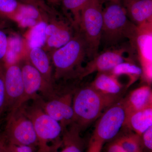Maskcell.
Returning <instances> with one entry per match:
<instances>
[{"instance_id":"7","label":"cell","mask_w":152,"mask_h":152,"mask_svg":"<svg viewBox=\"0 0 152 152\" xmlns=\"http://www.w3.org/2000/svg\"><path fill=\"white\" fill-rule=\"evenodd\" d=\"M127 115L123 100L117 101L99 117L92 137L104 142L114 138L124 126Z\"/></svg>"},{"instance_id":"16","label":"cell","mask_w":152,"mask_h":152,"mask_svg":"<svg viewBox=\"0 0 152 152\" xmlns=\"http://www.w3.org/2000/svg\"><path fill=\"white\" fill-rule=\"evenodd\" d=\"M125 126L141 136L152 126V106L128 114Z\"/></svg>"},{"instance_id":"33","label":"cell","mask_w":152,"mask_h":152,"mask_svg":"<svg viewBox=\"0 0 152 152\" xmlns=\"http://www.w3.org/2000/svg\"><path fill=\"white\" fill-rule=\"evenodd\" d=\"M1 152H6L4 148V147H3L1 143Z\"/></svg>"},{"instance_id":"5","label":"cell","mask_w":152,"mask_h":152,"mask_svg":"<svg viewBox=\"0 0 152 152\" xmlns=\"http://www.w3.org/2000/svg\"><path fill=\"white\" fill-rule=\"evenodd\" d=\"M103 26L100 0H88L82 9L77 31L86 45L87 57L91 60L99 53Z\"/></svg>"},{"instance_id":"29","label":"cell","mask_w":152,"mask_h":152,"mask_svg":"<svg viewBox=\"0 0 152 152\" xmlns=\"http://www.w3.org/2000/svg\"><path fill=\"white\" fill-rule=\"evenodd\" d=\"M18 1L23 4L35 6L48 13L52 11L49 8L42 0H18Z\"/></svg>"},{"instance_id":"4","label":"cell","mask_w":152,"mask_h":152,"mask_svg":"<svg viewBox=\"0 0 152 152\" xmlns=\"http://www.w3.org/2000/svg\"><path fill=\"white\" fill-rule=\"evenodd\" d=\"M40 98L33 100L31 105L23 106L35 131L37 152H56L61 144L58 140L64 129L58 122L44 111L40 103Z\"/></svg>"},{"instance_id":"18","label":"cell","mask_w":152,"mask_h":152,"mask_svg":"<svg viewBox=\"0 0 152 152\" xmlns=\"http://www.w3.org/2000/svg\"><path fill=\"white\" fill-rule=\"evenodd\" d=\"M91 85L99 91L111 96H118L124 89V86L110 72L98 73Z\"/></svg>"},{"instance_id":"2","label":"cell","mask_w":152,"mask_h":152,"mask_svg":"<svg viewBox=\"0 0 152 152\" xmlns=\"http://www.w3.org/2000/svg\"><path fill=\"white\" fill-rule=\"evenodd\" d=\"M50 57L54 67V81L78 79L83 66L82 64L87 57L86 45L78 31L66 45L53 51Z\"/></svg>"},{"instance_id":"14","label":"cell","mask_w":152,"mask_h":152,"mask_svg":"<svg viewBox=\"0 0 152 152\" xmlns=\"http://www.w3.org/2000/svg\"><path fill=\"white\" fill-rule=\"evenodd\" d=\"M28 59L42 76L50 88L55 90L50 58L43 48H36L29 49Z\"/></svg>"},{"instance_id":"13","label":"cell","mask_w":152,"mask_h":152,"mask_svg":"<svg viewBox=\"0 0 152 152\" xmlns=\"http://www.w3.org/2000/svg\"><path fill=\"white\" fill-rule=\"evenodd\" d=\"M130 20L138 27L151 23L152 0H121Z\"/></svg>"},{"instance_id":"25","label":"cell","mask_w":152,"mask_h":152,"mask_svg":"<svg viewBox=\"0 0 152 152\" xmlns=\"http://www.w3.org/2000/svg\"><path fill=\"white\" fill-rule=\"evenodd\" d=\"M4 62L0 63V125L7 115V97L4 83Z\"/></svg>"},{"instance_id":"15","label":"cell","mask_w":152,"mask_h":152,"mask_svg":"<svg viewBox=\"0 0 152 152\" xmlns=\"http://www.w3.org/2000/svg\"><path fill=\"white\" fill-rule=\"evenodd\" d=\"M123 101L127 114L151 106V88L148 85L142 86L133 90Z\"/></svg>"},{"instance_id":"28","label":"cell","mask_w":152,"mask_h":152,"mask_svg":"<svg viewBox=\"0 0 152 152\" xmlns=\"http://www.w3.org/2000/svg\"><path fill=\"white\" fill-rule=\"evenodd\" d=\"M142 142L143 146L145 147L149 151L152 150V126L144 132L141 136Z\"/></svg>"},{"instance_id":"3","label":"cell","mask_w":152,"mask_h":152,"mask_svg":"<svg viewBox=\"0 0 152 152\" xmlns=\"http://www.w3.org/2000/svg\"><path fill=\"white\" fill-rule=\"evenodd\" d=\"M73 94L74 124L80 129L99 118L104 110L119 101L118 96L103 94L91 85L76 90Z\"/></svg>"},{"instance_id":"10","label":"cell","mask_w":152,"mask_h":152,"mask_svg":"<svg viewBox=\"0 0 152 152\" xmlns=\"http://www.w3.org/2000/svg\"><path fill=\"white\" fill-rule=\"evenodd\" d=\"M128 50L126 48L123 47L109 49L98 53L86 65L83 67L79 80H82L95 72H110L119 64L132 59L125 56V53Z\"/></svg>"},{"instance_id":"17","label":"cell","mask_w":152,"mask_h":152,"mask_svg":"<svg viewBox=\"0 0 152 152\" xmlns=\"http://www.w3.org/2000/svg\"><path fill=\"white\" fill-rule=\"evenodd\" d=\"M28 48L26 40L20 36L12 34L8 36V45L4 64L5 66L20 62L27 56Z\"/></svg>"},{"instance_id":"21","label":"cell","mask_w":152,"mask_h":152,"mask_svg":"<svg viewBox=\"0 0 152 152\" xmlns=\"http://www.w3.org/2000/svg\"><path fill=\"white\" fill-rule=\"evenodd\" d=\"M71 129L65 133L64 132L62 144V149L59 152H83L81 142L79 136L80 129L75 124H72Z\"/></svg>"},{"instance_id":"9","label":"cell","mask_w":152,"mask_h":152,"mask_svg":"<svg viewBox=\"0 0 152 152\" xmlns=\"http://www.w3.org/2000/svg\"><path fill=\"white\" fill-rule=\"evenodd\" d=\"M73 93H65L61 96H53L45 101L40 98V103L46 113L61 125L64 129L67 126L74 124L75 115L73 108Z\"/></svg>"},{"instance_id":"6","label":"cell","mask_w":152,"mask_h":152,"mask_svg":"<svg viewBox=\"0 0 152 152\" xmlns=\"http://www.w3.org/2000/svg\"><path fill=\"white\" fill-rule=\"evenodd\" d=\"M5 118V124L0 134V141L37 148V138L34 125L23 106L11 112Z\"/></svg>"},{"instance_id":"24","label":"cell","mask_w":152,"mask_h":152,"mask_svg":"<svg viewBox=\"0 0 152 152\" xmlns=\"http://www.w3.org/2000/svg\"><path fill=\"white\" fill-rule=\"evenodd\" d=\"M21 4L18 0H0V19L15 21Z\"/></svg>"},{"instance_id":"1","label":"cell","mask_w":152,"mask_h":152,"mask_svg":"<svg viewBox=\"0 0 152 152\" xmlns=\"http://www.w3.org/2000/svg\"><path fill=\"white\" fill-rule=\"evenodd\" d=\"M102 6L103 26L101 42L110 48L126 39L134 50L137 26L129 19L121 0H100Z\"/></svg>"},{"instance_id":"8","label":"cell","mask_w":152,"mask_h":152,"mask_svg":"<svg viewBox=\"0 0 152 152\" xmlns=\"http://www.w3.org/2000/svg\"><path fill=\"white\" fill-rule=\"evenodd\" d=\"M24 86V95L21 106L30 100L40 98L41 92L47 99L55 94V90L49 86L42 76L30 63L27 56L20 62Z\"/></svg>"},{"instance_id":"26","label":"cell","mask_w":152,"mask_h":152,"mask_svg":"<svg viewBox=\"0 0 152 152\" xmlns=\"http://www.w3.org/2000/svg\"><path fill=\"white\" fill-rule=\"evenodd\" d=\"M6 152H37L36 147L20 145L0 141Z\"/></svg>"},{"instance_id":"27","label":"cell","mask_w":152,"mask_h":152,"mask_svg":"<svg viewBox=\"0 0 152 152\" xmlns=\"http://www.w3.org/2000/svg\"><path fill=\"white\" fill-rule=\"evenodd\" d=\"M8 45V36L0 28V63L4 62Z\"/></svg>"},{"instance_id":"22","label":"cell","mask_w":152,"mask_h":152,"mask_svg":"<svg viewBox=\"0 0 152 152\" xmlns=\"http://www.w3.org/2000/svg\"><path fill=\"white\" fill-rule=\"evenodd\" d=\"M114 142L127 152H143L141 136L134 132L123 135Z\"/></svg>"},{"instance_id":"31","label":"cell","mask_w":152,"mask_h":152,"mask_svg":"<svg viewBox=\"0 0 152 152\" xmlns=\"http://www.w3.org/2000/svg\"><path fill=\"white\" fill-rule=\"evenodd\" d=\"M107 152H127L119 146L118 145L113 142L109 146L107 149Z\"/></svg>"},{"instance_id":"32","label":"cell","mask_w":152,"mask_h":152,"mask_svg":"<svg viewBox=\"0 0 152 152\" xmlns=\"http://www.w3.org/2000/svg\"><path fill=\"white\" fill-rule=\"evenodd\" d=\"M47 1L49 4L53 5L59 4L61 3V0H47Z\"/></svg>"},{"instance_id":"23","label":"cell","mask_w":152,"mask_h":152,"mask_svg":"<svg viewBox=\"0 0 152 152\" xmlns=\"http://www.w3.org/2000/svg\"><path fill=\"white\" fill-rule=\"evenodd\" d=\"M88 0H61L64 9L71 15L70 21L75 30L78 28L81 12Z\"/></svg>"},{"instance_id":"34","label":"cell","mask_w":152,"mask_h":152,"mask_svg":"<svg viewBox=\"0 0 152 152\" xmlns=\"http://www.w3.org/2000/svg\"><path fill=\"white\" fill-rule=\"evenodd\" d=\"M1 142H0V152H1Z\"/></svg>"},{"instance_id":"30","label":"cell","mask_w":152,"mask_h":152,"mask_svg":"<svg viewBox=\"0 0 152 152\" xmlns=\"http://www.w3.org/2000/svg\"><path fill=\"white\" fill-rule=\"evenodd\" d=\"M104 142L92 138L87 152H101Z\"/></svg>"},{"instance_id":"12","label":"cell","mask_w":152,"mask_h":152,"mask_svg":"<svg viewBox=\"0 0 152 152\" xmlns=\"http://www.w3.org/2000/svg\"><path fill=\"white\" fill-rule=\"evenodd\" d=\"M4 83L7 115L21 106L24 86L20 62L5 66Z\"/></svg>"},{"instance_id":"20","label":"cell","mask_w":152,"mask_h":152,"mask_svg":"<svg viewBox=\"0 0 152 152\" xmlns=\"http://www.w3.org/2000/svg\"><path fill=\"white\" fill-rule=\"evenodd\" d=\"M48 22L42 21L30 28L25 39L28 50L45 46L47 39L45 30Z\"/></svg>"},{"instance_id":"11","label":"cell","mask_w":152,"mask_h":152,"mask_svg":"<svg viewBox=\"0 0 152 152\" xmlns=\"http://www.w3.org/2000/svg\"><path fill=\"white\" fill-rule=\"evenodd\" d=\"M152 23L137 27L135 39L134 49L142 68V77L150 84L152 79Z\"/></svg>"},{"instance_id":"19","label":"cell","mask_w":152,"mask_h":152,"mask_svg":"<svg viewBox=\"0 0 152 152\" xmlns=\"http://www.w3.org/2000/svg\"><path fill=\"white\" fill-rule=\"evenodd\" d=\"M110 72L117 78L121 76H127L129 78L127 86L129 87L142 77V71L141 67L136 64L131 59L118 64Z\"/></svg>"}]
</instances>
